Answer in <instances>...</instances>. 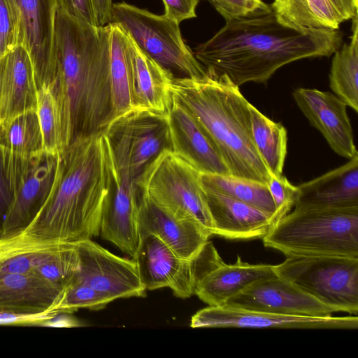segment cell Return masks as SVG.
<instances>
[{"instance_id": "1", "label": "cell", "mask_w": 358, "mask_h": 358, "mask_svg": "<svg viewBox=\"0 0 358 358\" xmlns=\"http://www.w3.org/2000/svg\"><path fill=\"white\" fill-rule=\"evenodd\" d=\"M225 21L193 52L206 71L225 75L238 87L266 83L278 69L294 61L329 57L342 41L337 29L295 25L271 4Z\"/></svg>"}, {"instance_id": "2", "label": "cell", "mask_w": 358, "mask_h": 358, "mask_svg": "<svg viewBox=\"0 0 358 358\" xmlns=\"http://www.w3.org/2000/svg\"><path fill=\"white\" fill-rule=\"evenodd\" d=\"M55 78L64 148L76 136L103 131L113 120L110 27L75 19L57 9Z\"/></svg>"}, {"instance_id": "3", "label": "cell", "mask_w": 358, "mask_h": 358, "mask_svg": "<svg viewBox=\"0 0 358 358\" xmlns=\"http://www.w3.org/2000/svg\"><path fill=\"white\" fill-rule=\"evenodd\" d=\"M112 185L103 131L76 136L57 156L50 192L21 233L47 243H78L98 236Z\"/></svg>"}, {"instance_id": "4", "label": "cell", "mask_w": 358, "mask_h": 358, "mask_svg": "<svg viewBox=\"0 0 358 358\" xmlns=\"http://www.w3.org/2000/svg\"><path fill=\"white\" fill-rule=\"evenodd\" d=\"M174 78L173 96L219 150L230 175L268 184L270 173L254 144L250 102L225 75Z\"/></svg>"}, {"instance_id": "5", "label": "cell", "mask_w": 358, "mask_h": 358, "mask_svg": "<svg viewBox=\"0 0 358 358\" xmlns=\"http://www.w3.org/2000/svg\"><path fill=\"white\" fill-rule=\"evenodd\" d=\"M265 247L286 257L358 258V207L294 208L263 237Z\"/></svg>"}, {"instance_id": "6", "label": "cell", "mask_w": 358, "mask_h": 358, "mask_svg": "<svg viewBox=\"0 0 358 358\" xmlns=\"http://www.w3.org/2000/svg\"><path fill=\"white\" fill-rule=\"evenodd\" d=\"M139 191L164 210L192 220L211 236L214 225L200 172L171 150L162 151L136 180Z\"/></svg>"}, {"instance_id": "7", "label": "cell", "mask_w": 358, "mask_h": 358, "mask_svg": "<svg viewBox=\"0 0 358 358\" xmlns=\"http://www.w3.org/2000/svg\"><path fill=\"white\" fill-rule=\"evenodd\" d=\"M116 23L148 56L176 78H201L206 71L185 44L179 24L125 2L113 3Z\"/></svg>"}, {"instance_id": "8", "label": "cell", "mask_w": 358, "mask_h": 358, "mask_svg": "<svg viewBox=\"0 0 358 358\" xmlns=\"http://www.w3.org/2000/svg\"><path fill=\"white\" fill-rule=\"evenodd\" d=\"M273 270L334 312L357 315L358 258L290 256Z\"/></svg>"}, {"instance_id": "9", "label": "cell", "mask_w": 358, "mask_h": 358, "mask_svg": "<svg viewBox=\"0 0 358 358\" xmlns=\"http://www.w3.org/2000/svg\"><path fill=\"white\" fill-rule=\"evenodd\" d=\"M103 134L113 166L136 182L162 151L171 150L168 113L134 108L113 119Z\"/></svg>"}, {"instance_id": "10", "label": "cell", "mask_w": 358, "mask_h": 358, "mask_svg": "<svg viewBox=\"0 0 358 358\" xmlns=\"http://www.w3.org/2000/svg\"><path fill=\"white\" fill-rule=\"evenodd\" d=\"M190 327L353 330L358 328V317L287 315L247 310L227 305L208 306L197 311L192 317Z\"/></svg>"}, {"instance_id": "11", "label": "cell", "mask_w": 358, "mask_h": 358, "mask_svg": "<svg viewBox=\"0 0 358 358\" xmlns=\"http://www.w3.org/2000/svg\"><path fill=\"white\" fill-rule=\"evenodd\" d=\"M77 245L80 268L76 275L80 280L113 301L145 295L134 259L115 255L92 239Z\"/></svg>"}, {"instance_id": "12", "label": "cell", "mask_w": 358, "mask_h": 358, "mask_svg": "<svg viewBox=\"0 0 358 358\" xmlns=\"http://www.w3.org/2000/svg\"><path fill=\"white\" fill-rule=\"evenodd\" d=\"M20 20L19 45L29 52L37 90L55 78L54 42L57 0H13Z\"/></svg>"}, {"instance_id": "13", "label": "cell", "mask_w": 358, "mask_h": 358, "mask_svg": "<svg viewBox=\"0 0 358 358\" xmlns=\"http://www.w3.org/2000/svg\"><path fill=\"white\" fill-rule=\"evenodd\" d=\"M133 259L145 290L169 287L179 298L194 295L193 259L180 257L158 237L152 234L140 236Z\"/></svg>"}, {"instance_id": "14", "label": "cell", "mask_w": 358, "mask_h": 358, "mask_svg": "<svg viewBox=\"0 0 358 358\" xmlns=\"http://www.w3.org/2000/svg\"><path fill=\"white\" fill-rule=\"evenodd\" d=\"M225 305L287 315L329 317L335 313L277 275L254 282Z\"/></svg>"}, {"instance_id": "15", "label": "cell", "mask_w": 358, "mask_h": 358, "mask_svg": "<svg viewBox=\"0 0 358 358\" xmlns=\"http://www.w3.org/2000/svg\"><path fill=\"white\" fill-rule=\"evenodd\" d=\"M292 96L310 124L326 139L337 155L350 159L358 154L347 105L334 93L297 88Z\"/></svg>"}, {"instance_id": "16", "label": "cell", "mask_w": 358, "mask_h": 358, "mask_svg": "<svg viewBox=\"0 0 358 358\" xmlns=\"http://www.w3.org/2000/svg\"><path fill=\"white\" fill-rule=\"evenodd\" d=\"M111 172L112 189L102 211L100 235L133 257L140 241L139 189L136 181L117 172L112 162Z\"/></svg>"}, {"instance_id": "17", "label": "cell", "mask_w": 358, "mask_h": 358, "mask_svg": "<svg viewBox=\"0 0 358 358\" xmlns=\"http://www.w3.org/2000/svg\"><path fill=\"white\" fill-rule=\"evenodd\" d=\"M168 118L171 151L200 173L230 175L213 141L191 113L173 95Z\"/></svg>"}, {"instance_id": "18", "label": "cell", "mask_w": 358, "mask_h": 358, "mask_svg": "<svg viewBox=\"0 0 358 358\" xmlns=\"http://www.w3.org/2000/svg\"><path fill=\"white\" fill-rule=\"evenodd\" d=\"M138 227L140 236L158 237L180 257L192 259L211 236L197 223L164 210L139 191Z\"/></svg>"}, {"instance_id": "19", "label": "cell", "mask_w": 358, "mask_h": 358, "mask_svg": "<svg viewBox=\"0 0 358 358\" xmlns=\"http://www.w3.org/2000/svg\"><path fill=\"white\" fill-rule=\"evenodd\" d=\"M57 156L43 151L35 158L13 193L0 237L23 229L37 214L50 192Z\"/></svg>"}, {"instance_id": "20", "label": "cell", "mask_w": 358, "mask_h": 358, "mask_svg": "<svg viewBox=\"0 0 358 358\" xmlns=\"http://www.w3.org/2000/svg\"><path fill=\"white\" fill-rule=\"evenodd\" d=\"M37 108V87L31 57L17 45L0 57V124Z\"/></svg>"}, {"instance_id": "21", "label": "cell", "mask_w": 358, "mask_h": 358, "mask_svg": "<svg viewBox=\"0 0 358 358\" xmlns=\"http://www.w3.org/2000/svg\"><path fill=\"white\" fill-rule=\"evenodd\" d=\"M204 190L214 235L227 239H262L278 221L275 214L219 192Z\"/></svg>"}, {"instance_id": "22", "label": "cell", "mask_w": 358, "mask_h": 358, "mask_svg": "<svg viewBox=\"0 0 358 358\" xmlns=\"http://www.w3.org/2000/svg\"><path fill=\"white\" fill-rule=\"evenodd\" d=\"M126 34L130 58L132 109L168 113L176 77L144 53Z\"/></svg>"}, {"instance_id": "23", "label": "cell", "mask_w": 358, "mask_h": 358, "mask_svg": "<svg viewBox=\"0 0 358 358\" xmlns=\"http://www.w3.org/2000/svg\"><path fill=\"white\" fill-rule=\"evenodd\" d=\"M294 208L358 207V154L348 162L298 185Z\"/></svg>"}, {"instance_id": "24", "label": "cell", "mask_w": 358, "mask_h": 358, "mask_svg": "<svg viewBox=\"0 0 358 358\" xmlns=\"http://www.w3.org/2000/svg\"><path fill=\"white\" fill-rule=\"evenodd\" d=\"M275 275L273 265L251 264L238 257L234 264L222 262L204 274L195 285L194 295L208 306H222L254 282Z\"/></svg>"}, {"instance_id": "25", "label": "cell", "mask_w": 358, "mask_h": 358, "mask_svg": "<svg viewBox=\"0 0 358 358\" xmlns=\"http://www.w3.org/2000/svg\"><path fill=\"white\" fill-rule=\"evenodd\" d=\"M62 290L34 271L3 275L0 310L27 314L53 310Z\"/></svg>"}, {"instance_id": "26", "label": "cell", "mask_w": 358, "mask_h": 358, "mask_svg": "<svg viewBox=\"0 0 358 358\" xmlns=\"http://www.w3.org/2000/svg\"><path fill=\"white\" fill-rule=\"evenodd\" d=\"M67 243H47L20 231L0 237V276L34 271L44 259Z\"/></svg>"}, {"instance_id": "27", "label": "cell", "mask_w": 358, "mask_h": 358, "mask_svg": "<svg viewBox=\"0 0 358 358\" xmlns=\"http://www.w3.org/2000/svg\"><path fill=\"white\" fill-rule=\"evenodd\" d=\"M110 27V78L113 119L132 109L130 58L125 31L116 23Z\"/></svg>"}, {"instance_id": "28", "label": "cell", "mask_w": 358, "mask_h": 358, "mask_svg": "<svg viewBox=\"0 0 358 358\" xmlns=\"http://www.w3.org/2000/svg\"><path fill=\"white\" fill-rule=\"evenodd\" d=\"M352 19L350 41L334 54L329 76L334 94L347 106L358 112V20Z\"/></svg>"}, {"instance_id": "29", "label": "cell", "mask_w": 358, "mask_h": 358, "mask_svg": "<svg viewBox=\"0 0 358 358\" xmlns=\"http://www.w3.org/2000/svg\"><path fill=\"white\" fill-rule=\"evenodd\" d=\"M254 144L270 175L282 174L287 150V132L280 122H275L250 103Z\"/></svg>"}, {"instance_id": "30", "label": "cell", "mask_w": 358, "mask_h": 358, "mask_svg": "<svg viewBox=\"0 0 358 358\" xmlns=\"http://www.w3.org/2000/svg\"><path fill=\"white\" fill-rule=\"evenodd\" d=\"M271 6L281 17L301 27L338 29L344 21L329 0H274Z\"/></svg>"}, {"instance_id": "31", "label": "cell", "mask_w": 358, "mask_h": 358, "mask_svg": "<svg viewBox=\"0 0 358 358\" xmlns=\"http://www.w3.org/2000/svg\"><path fill=\"white\" fill-rule=\"evenodd\" d=\"M0 144L7 152L22 158H31L43 152L36 111L26 112L1 124Z\"/></svg>"}, {"instance_id": "32", "label": "cell", "mask_w": 358, "mask_h": 358, "mask_svg": "<svg viewBox=\"0 0 358 358\" xmlns=\"http://www.w3.org/2000/svg\"><path fill=\"white\" fill-rule=\"evenodd\" d=\"M200 180L206 189L219 192L275 215V205L267 184L231 175L203 173H200Z\"/></svg>"}, {"instance_id": "33", "label": "cell", "mask_w": 358, "mask_h": 358, "mask_svg": "<svg viewBox=\"0 0 358 358\" xmlns=\"http://www.w3.org/2000/svg\"><path fill=\"white\" fill-rule=\"evenodd\" d=\"M36 113L43 137V150L57 156L64 150L59 106L50 87L37 90Z\"/></svg>"}, {"instance_id": "34", "label": "cell", "mask_w": 358, "mask_h": 358, "mask_svg": "<svg viewBox=\"0 0 358 358\" xmlns=\"http://www.w3.org/2000/svg\"><path fill=\"white\" fill-rule=\"evenodd\" d=\"M79 268L77 243H67L41 262L34 272L64 289Z\"/></svg>"}, {"instance_id": "35", "label": "cell", "mask_w": 358, "mask_h": 358, "mask_svg": "<svg viewBox=\"0 0 358 358\" xmlns=\"http://www.w3.org/2000/svg\"><path fill=\"white\" fill-rule=\"evenodd\" d=\"M112 301L110 298L75 275L62 290L53 310L57 313L69 314L79 309L98 310Z\"/></svg>"}, {"instance_id": "36", "label": "cell", "mask_w": 358, "mask_h": 358, "mask_svg": "<svg viewBox=\"0 0 358 358\" xmlns=\"http://www.w3.org/2000/svg\"><path fill=\"white\" fill-rule=\"evenodd\" d=\"M20 20L13 0H0V57L19 45Z\"/></svg>"}, {"instance_id": "37", "label": "cell", "mask_w": 358, "mask_h": 358, "mask_svg": "<svg viewBox=\"0 0 358 358\" xmlns=\"http://www.w3.org/2000/svg\"><path fill=\"white\" fill-rule=\"evenodd\" d=\"M267 185L279 220L294 206L299 194V187L293 185L282 174L270 175Z\"/></svg>"}, {"instance_id": "38", "label": "cell", "mask_w": 358, "mask_h": 358, "mask_svg": "<svg viewBox=\"0 0 358 358\" xmlns=\"http://www.w3.org/2000/svg\"><path fill=\"white\" fill-rule=\"evenodd\" d=\"M225 20L248 13L265 5L255 0H208Z\"/></svg>"}, {"instance_id": "39", "label": "cell", "mask_w": 358, "mask_h": 358, "mask_svg": "<svg viewBox=\"0 0 358 358\" xmlns=\"http://www.w3.org/2000/svg\"><path fill=\"white\" fill-rule=\"evenodd\" d=\"M57 9L88 24L98 26L92 0H57Z\"/></svg>"}, {"instance_id": "40", "label": "cell", "mask_w": 358, "mask_h": 358, "mask_svg": "<svg viewBox=\"0 0 358 358\" xmlns=\"http://www.w3.org/2000/svg\"><path fill=\"white\" fill-rule=\"evenodd\" d=\"M57 313L52 309L33 314L19 313L0 310V326H34L40 327V324L52 317Z\"/></svg>"}, {"instance_id": "41", "label": "cell", "mask_w": 358, "mask_h": 358, "mask_svg": "<svg viewBox=\"0 0 358 358\" xmlns=\"http://www.w3.org/2000/svg\"><path fill=\"white\" fill-rule=\"evenodd\" d=\"M166 17L180 24L185 20L196 17V8L199 0H162Z\"/></svg>"}, {"instance_id": "42", "label": "cell", "mask_w": 358, "mask_h": 358, "mask_svg": "<svg viewBox=\"0 0 358 358\" xmlns=\"http://www.w3.org/2000/svg\"><path fill=\"white\" fill-rule=\"evenodd\" d=\"M12 197L4 169L3 148L0 144V236L2 224L10 205Z\"/></svg>"}, {"instance_id": "43", "label": "cell", "mask_w": 358, "mask_h": 358, "mask_svg": "<svg viewBox=\"0 0 358 358\" xmlns=\"http://www.w3.org/2000/svg\"><path fill=\"white\" fill-rule=\"evenodd\" d=\"M92 3L98 26L110 23L113 0H92Z\"/></svg>"}, {"instance_id": "44", "label": "cell", "mask_w": 358, "mask_h": 358, "mask_svg": "<svg viewBox=\"0 0 358 358\" xmlns=\"http://www.w3.org/2000/svg\"><path fill=\"white\" fill-rule=\"evenodd\" d=\"M343 20L352 18L358 10V0H329Z\"/></svg>"}, {"instance_id": "45", "label": "cell", "mask_w": 358, "mask_h": 358, "mask_svg": "<svg viewBox=\"0 0 358 358\" xmlns=\"http://www.w3.org/2000/svg\"><path fill=\"white\" fill-rule=\"evenodd\" d=\"M69 313H57L52 317L43 322L40 327H73L79 325L76 320Z\"/></svg>"}, {"instance_id": "46", "label": "cell", "mask_w": 358, "mask_h": 358, "mask_svg": "<svg viewBox=\"0 0 358 358\" xmlns=\"http://www.w3.org/2000/svg\"><path fill=\"white\" fill-rule=\"evenodd\" d=\"M255 1H262V0H255Z\"/></svg>"}, {"instance_id": "47", "label": "cell", "mask_w": 358, "mask_h": 358, "mask_svg": "<svg viewBox=\"0 0 358 358\" xmlns=\"http://www.w3.org/2000/svg\"><path fill=\"white\" fill-rule=\"evenodd\" d=\"M1 123V122H0Z\"/></svg>"}]
</instances>
